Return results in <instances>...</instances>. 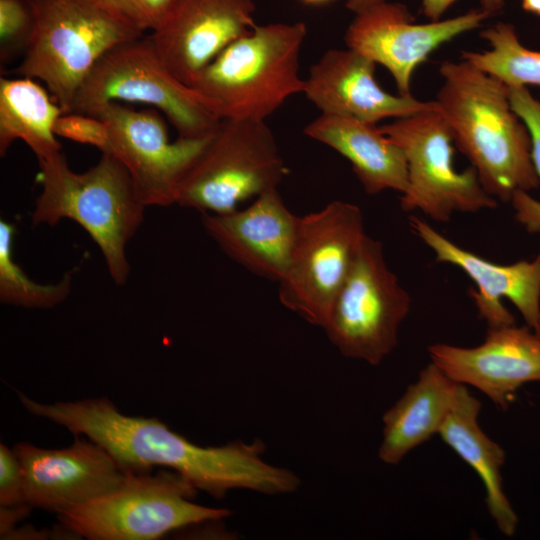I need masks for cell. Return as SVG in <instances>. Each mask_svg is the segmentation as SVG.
Segmentation results:
<instances>
[{"instance_id": "cell-31", "label": "cell", "mask_w": 540, "mask_h": 540, "mask_svg": "<svg viewBox=\"0 0 540 540\" xmlns=\"http://www.w3.org/2000/svg\"><path fill=\"white\" fill-rule=\"evenodd\" d=\"M457 0H422V13L431 21H437L444 12ZM481 8L491 16L501 11L504 0H479Z\"/></svg>"}, {"instance_id": "cell-29", "label": "cell", "mask_w": 540, "mask_h": 540, "mask_svg": "<svg viewBox=\"0 0 540 540\" xmlns=\"http://www.w3.org/2000/svg\"><path fill=\"white\" fill-rule=\"evenodd\" d=\"M141 32L157 30L176 0H99Z\"/></svg>"}, {"instance_id": "cell-26", "label": "cell", "mask_w": 540, "mask_h": 540, "mask_svg": "<svg viewBox=\"0 0 540 540\" xmlns=\"http://www.w3.org/2000/svg\"><path fill=\"white\" fill-rule=\"evenodd\" d=\"M509 99L514 112L525 123L531 137V157L540 178V101L525 86L509 87ZM516 220L529 233H540V201L528 192L517 190L511 197Z\"/></svg>"}, {"instance_id": "cell-25", "label": "cell", "mask_w": 540, "mask_h": 540, "mask_svg": "<svg viewBox=\"0 0 540 540\" xmlns=\"http://www.w3.org/2000/svg\"><path fill=\"white\" fill-rule=\"evenodd\" d=\"M13 223L0 220V301L24 308L50 309L64 302L71 293L72 271L57 283L33 281L14 260Z\"/></svg>"}, {"instance_id": "cell-21", "label": "cell", "mask_w": 540, "mask_h": 540, "mask_svg": "<svg viewBox=\"0 0 540 540\" xmlns=\"http://www.w3.org/2000/svg\"><path fill=\"white\" fill-rule=\"evenodd\" d=\"M459 383L429 363L382 417L378 456L398 464L410 451L438 434L456 399Z\"/></svg>"}, {"instance_id": "cell-1", "label": "cell", "mask_w": 540, "mask_h": 540, "mask_svg": "<svg viewBox=\"0 0 540 540\" xmlns=\"http://www.w3.org/2000/svg\"><path fill=\"white\" fill-rule=\"evenodd\" d=\"M19 398L28 412L95 441L127 470L151 473L154 466L167 467L217 499L234 489L278 495L292 493L300 485L295 473L263 460L261 440L203 447L156 417L122 414L105 397L54 404L36 402L22 393Z\"/></svg>"}, {"instance_id": "cell-12", "label": "cell", "mask_w": 540, "mask_h": 540, "mask_svg": "<svg viewBox=\"0 0 540 540\" xmlns=\"http://www.w3.org/2000/svg\"><path fill=\"white\" fill-rule=\"evenodd\" d=\"M110 132L106 153L127 169L137 194L146 207L175 204L178 186L204 150L212 134L171 141L161 113L154 108L135 109L109 102L94 111Z\"/></svg>"}, {"instance_id": "cell-13", "label": "cell", "mask_w": 540, "mask_h": 540, "mask_svg": "<svg viewBox=\"0 0 540 540\" xmlns=\"http://www.w3.org/2000/svg\"><path fill=\"white\" fill-rule=\"evenodd\" d=\"M490 16L480 8L447 20L416 24L407 6L385 1L357 13L344 40L348 49L384 66L399 94L407 96L418 65L439 46L480 27Z\"/></svg>"}, {"instance_id": "cell-3", "label": "cell", "mask_w": 540, "mask_h": 540, "mask_svg": "<svg viewBox=\"0 0 540 540\" xmlns=\"http://www.w3.org/2000/svg\"><path fill=\"white\" fill-rule=\"evenodd\" d=\"M41 191L33 225L78 223L99 247L108 273L122 286L130 274L126 248L140 228L146 206L125 166L110 153L84 172L73 171L63 152L39 160Z\"/></svg>"}, {"instance_id": "cell-4", "label": "cell", "mask_w": 540, "mask_h": 540, "mask_svg": "<svg viewBox=\"0 0 540 540\" xmlns=\"http://www.w3.org/2000/svg\"><path fill=\"white\" fill-rule=\"evenodd\" d=\"M306 33L303 22L256 25L224 49L192 87L221 119L265 121L290 96L304 92L299 55Z\"/></svg>"}, {"instance_id": "cell-24", "label": "cell", "mask_w": 540, "mask_h": 540, "mask_svg": "<svg viewBox=\"0 0 540 540\" xmlns=\"http://www.w3.org/2000/svg\"><path fill=\"white\" fill-rule=\"evenodd\" d=\"M491 49L463 51L462 59L508 87L540 86V51L525 48L511 24L499 22L480 33Z\"/></svg>"}, {"instance_id": "cell-5", "label": "cell", "mask_w": 540, "mask_h": 540, "mask_svg": "<svg viewBox=\"0 0 540 540\" xmlns=\"http://www.w3.org/2000/svg\"><path fill=\"white\" fill-rule=\"evenodd\" d=\"M36 24L15 69L43 83L64 113L81 85L116 46L144 36L99 0H32Z\"/></svg>"}, {"instance_id": "cell-19", "label": "cell", "mask_w": 540, "mask_h": 540, "mask_svg": "<svg viewBox=\"0 0 540 540\" xmlns=\"http://www.w3.org/2000/svg\"><path fill=\"white\" fill-rule=\"evenodd\" d=\"M376 63L351 50L331 49L311 66L304 94L325 114L350 116L377 123L401 118L435 107L412 95H393L383 90L375 78Z\"/></svg>"}, {"instance_id": "cell-16", "label": "cell", "mask_w": 540, "mask_h": 540, "mask_svg": "<svg viewBox=\"0 0 540 540\" xmlns=\"http://www.w3.org/2000/svg\"><path fill=\"white\" fill-rule=\"evenodd\" d=\"M428 353L452 380L475 387L501 409L521 386L540 381V335L527 325L488 327L478 346L435 343Z\"/></svg>"}, {"instance_id": "cell-8", "label": "cell", "mask_w": 540, "mask_h": 540, "mask_svg": "<svg viewBox=\"0 0 540 540\" xmlns=\"http://www.w3.org/2000/svg\"><path fill=\"white\" fill-rule=\"evenodd\" d=\"M196 489L175 471L134 473L118 490L57 514L69 532L89 540H155L187 526L221 520L224 508L192 502Z\"/></svg>"}, {"instance_id": "cell-7", "label": "cell", "mask_w": 540, "mask_h": 540, "mask_svg": "<svg viewBox=\"0 0 540 540\" xmlns=\"http://www.w3.org/2000/svg\"><path fill=\"white\" fill-rule=\"evenodd\" d=\"M287 173L265 121L224 118L182 178L175 204L201 214L230 212L278 189Z\"/></svg>"}, {"instance_id": "cell-15", "label": "cell", "mask_w": 540, "mask_h": 540, "mask_svg": "<svg viewBox=\"0 0 540 540\" xmlns=\"http://www.w3.org/2000/svg\"><path fill=\"white\" fill-rule=\"evenodd\" d=\"M254 12L253 0H176L149 37L171 73L192 87L224 49L256 26Z\"/></svg>"}, {"instance_id": "cell-20", "label": "cell", "mask_w": 540, "mask_h": 540, "mask_svg": "<svg viewBox=\"0 0 540 540\" xmlns=\"http://www.w3.org/2000/svg\"><path fill=\"white\" fill-rule=\"evenodd\" d=\"M304 134L345 157L367 194L385 190L403 194L408 187V167L403 150L376 123L321 113Z\"/></svg>"}, {"instance_id": "cell-32", "label": "cell", "mask_w": 540, "mask_h": 540, "mask_svg": "<svg viewBox=\"0 0 540 540\" xmlns=\"http://www.w3.org/2000/svg\"><path fill=\"white\" fill-rule=\"evenodd\" d=\"M385 1L386 0H347L346 7L357 14L373 5Z\"/></svg>"}, {"instance_id": "cell-14", "label": "cell", "mask_w": 540, "mask_h": 540, "mask_svg": "<svg viewBox=\"0 0 540 540\" xmlns=\"http://www.w3.org/2000/svg\"><path fill=\"white\" fill-rule=\"evenodd\" d=\"M13 451L22 468L26 503L57 514L118 490L134 474L86 436L76 435L62 449L20 442Z\"/></svg>"}, {"instance_id": "cell-22", "label": "cell", "mask_w": 540, "mask_h": 540, "mask_svg": "<svg viewBox=\"0 0 540 540\" xmlns=\"http://www.w3.org/2000/svg\"><path fill=\"white\" fill-rule=\"evenodd\" d=\"M480 410V401L470 394L466 385L459 383L453 407L438 435L479 476L490 516L501 533L513 536L518 517L503 489L501 468L505 452L481 429Z\"/></svg>"}, {"instance_id": "cell-17", "label": "cell", "mask_w": 540, "mask_h": 540, "mask_svg": "<svg viewBox=\"0 0 540 540\" xmlns=\"http://www.w3.org/2000/svg\"><path fill=\"white\" fill-rule=\"evenodd\" d=\"M409 225L433 251L437 262L460 268L475 283L477 289L470 288L468 293L488 327L515 324L513 315L502 304L501 298H506L526 325L540 335V253L531 261L497 264L461 248L415 215L410 216Z\"/></svg>"}, {"instance_id": "cell-30", "label": "cell", "mask_w": 540, "mask_h": 540, "mask_svg": "<svg viewBox=\"0 0 540 540\" xmlns=\"http://www.w3.org/2000/svg\"><path fill=\"white\" fill-rule=\"evenodd\" d=\"M28 505L24 495L21 465L13 451L0 444V507Z\"/></svg>"}, {"instance_id": "cell-10", "label": "cell", "mask_w": 540, "mask_h": 540, "mask_svg": "<svg viewBox=\"0 0 540 540\" xmlns=\"http://www.w3.org/2000/svg\"><path fill=\"white\" fill-rule=\"evenodd\" d=\"M411 297L387 265L383 245L365 235L323 329L345 357L378 365L398 344Z\"/></svg>"}, {"instance_id": "cell-9", "label": "cell", "mask_w": 540, "mask_h": 540, "mask_svg": "<svg viewBox=\"0 0 540 540\" xmlns=\"http://www.w3.org/2000/svg\"><path fill=\"white\" fill-rule=\"evenodd\" d=\"M361 209L334 200L299 219L280 303L308 323L323 328L365 237Z\"/></svg>"}, {"instance_id": "cell-2", "label": "cell", "mask_w": 540, "mask_h": 540, "mask_svg": "<svg viewBox=\"0 0 540 540\" xmlns=\"http://www.w3.org/2000/svg\"><path fill=\"white\" fill-rule=\"evenodd\" d=\"M439 71L435 102L486 192L507 202L517 190L537 189L531 137L511 107L509 87L463 59L445 61Z\"/></svg>"}, {"instance_id": "cell-18", "label": "cell", "mask_w": 540, "mask_h": 540, "mask_svg": "<svg viewBox=\"0 0 540 540\" xmlns=\"http://www.w3.org/2000/svg\"><path fill=\"white\" fill-rule=\"evenodd\" d=\"M299 219L278 189H273L243 209L204 213L201 222L230 259L261 278L279 283L290 262Z\"/></svg>"}, {"instance_id": "cell-27", "label": "cell", "mask_w": 540, "mask_h": 540, "mask_svg": "<svg viewBox=\"0 0 540 540\" xmlns=\"http://www.w3.org/2000/svg\"><path fill=\"white\" fill-rule=\"evenodd\" d=\"M36 24L32 0H0V62L25 54Z\"/></svg>"}, {"instance_id": "cell-23", "label": "cell", "mask_w": 540, "mask_h": 540, "mask_svg": "<svg viewBox=\"0 0 540 540\" xmlns=\"http://www.w3.org/2000/svg\"><path fill=\"white\" fill-rule=\"evenodd\" d=\"M36 79L17 76L0 78V155L22 140L37 160L62 152L54 125L64 113L47 88Z\"/></svg>"}, {"instance_id": "cell-6", "label": "cell", "mask_w": 540, "mask_h": 540, "mask_svg": "<svg viewBox=\"0 0 540 540\" xmlns=\"http://www.w3.org/2000/svg\"><path fill=\"white\" fill-rule=\"evenodd\" d=\"M109 102L154 108L184 138L210 135L221 120L203 95L171 73L149 36L104 55L78 90L72 112L91 115Z\"/></svg>"}, {"instance_id": "cell-34", "label": "cell", "mask_w": 540, "mask_h": 540, "mask_svg": "<svg viewBox=\"0 0 540 540\" xmlns=\"http://www.w3.org/2000/svg\"><path fill=\"white\" fill-rule=\"evenodd\" d=\"M301 1H303L306 4L320 5V4L328 3L332 0H301Z\"/></svg>"}, {"instance_id": "cell-33", "label": "cell", "mask_w": 540, "mask_h": 540, "mask_svg": "<svg viewBox=\"0 0 540 540\" xmlns=\"http://www.w3.org/2000/svg\"><path fill=\"white\" fill-rule=\"evenodd\" d=\"M523 9L540 16V0H522Z\"/></svg>"}, {"instance_id": "cell-11", "label": "cell", "mask_w": 540, "mask_h": 540, "mask_svg": "<svg viewBox=\"0 0 540 540\" xmlns=\"http://www.w3.org/2000/svg\"><path fill=\"white\" fill-rule=\"evenodd\" d=\"M380 128L407 160L408 187L400 197L403 211H421L436 222L448 223L455 212L476 213L497 207V200L483 188L473 166L460 172L455 169L454 137L437 105Z\"/></svg>"}, {"instance_id": "cell-28", "label": "cell", "mask_w": 540, "mask_h": 540, "mask_svg": "<svg viewBox=\"0 0 540 540\" xmlns=\"http://www.w3.org/2000/svg\"><path fill=\"white\" fill-rule=\"evenodd\" d=\"M54 133L57 137L94 146L101 153H106L109 149V127L104 120L94 115L63 113L55 122Z\"/></svg>"}]
</instances>
